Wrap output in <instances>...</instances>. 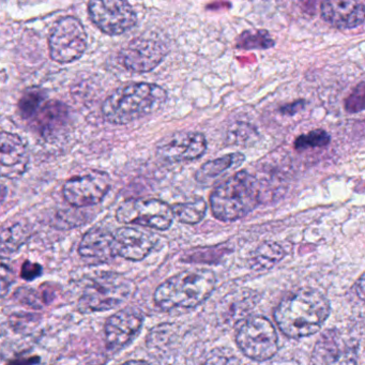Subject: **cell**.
<instances>
[{
  "mask_svg": "<svg viewBox=\"0 0 365 365\" xmlns=\"http://www.w3.org/2000/svg\"><path fill=\"white\" fill-rule=\"evenodd\" d=\"M330 302L319 290L302 288L287 294L274 311L279 330L292 339L309 336L330 315Z\"/></svg>",
  "mask_w": 365,
  "mask_h": 365,
  "instance_id": "cell-1",
  "label": "cell"
},
{
  "mask_svg": "<svg viewBox=\"0 0 365 365\" xmlns=\"http://www.w3.org/2000/svg\"><path fill=\"white\" fill-rule=\"evenodd\" d=\"M168 93L159 85L132 83L116 89L102 106V114L113 125H128L161 110Z\"/></svg>",
  "mask_w": 365,
  "mask_h": 365,
  "instance_id": "cell-2",
  "label": "cell"
},
{
  "mask_svg": "<svg viewBox=\"0 0 365 365\" xmlns=\"http://www.w3.org/2000/svg\"><path fill=\"white\" fill-rule=\"evenodd\" d=\"M215 273L191 269L166 279L155 292V302L165 312L191 309L202 304L215 287Z\"/></svg>",
  "mask_w": 365,
  "mask_h": 365,
  "instance_id": "cell-3",
  "label": "cell"
},
{
  "mask_svg": "<svg viewBox=\"0 0 365 365\" xmlns=\"http://www.w3.org/2000/svg\"><path fill=\"white\" fill-rule=\"evenodd\" d=\"M259 202V181L247 172L232 175L213 190L210 195L213 215L224 222L242 219Z\"/></svg>",
  "mask_w": 365,
  "mask_h": 365,
  "instance_id": "cell-4",
  "label": "cell"
},
{
  "mask_svg": "<svg viewBox=\"0 0 365 365\" xmlns=\"http://www.w3.org/2000/svg\"><path fill=\"white\" fill-rule=\"evenodd\" d=\"M135 292L131 279L118 273L96 275L83 289L78 307L82 312L108 311L127 301Z\"/></svg>",
  "mask_w": 365,
  "mask_h": 365,
  "instance_id": "cell-5",
  "label": "cell"
},
{
  "mask_svg": "<svg viewBox=\"0 0 365 365\" xmlns=\"http://www.w3.org/2000/svg\"><path fill=\"white\" fill-rule=\"evenodd\" d=\"M236 343L245 356L258 362L269 360L279 350L277 331L262 316H250L239 322Z\"/></svg>",
  "mask_w": 365,
  "mask_h": 365,
  "instance_id": "cell-6",
  "label": "cell"
},
{
  "mask_svg": "<svg viewBox=\"0 0 365 365\" xmlns=\"http://www.w3.org/2000/svg\"><path fill=\"white\" fill-rule=\"evenodd\" d=\"M51 58L58 63L78 61L86 52L87 34L82 22L66 16L55 23L48 37Z\"/></svg>",
  "mask_w": 365,
  "mask_h": 365,
  "instance_id": "cell-7",
  "label": "cell"
},
{
  "mask_svg": "<svg viewBox=\"0 0 365 365\" xmlns=\"http://www.w3.org/2000/svg\"><path fill=\"white\" fill-rule=\"evenodd\" d=\"M117 221L123 224H135L145 227L166 230L170 227L174 215L172 207L155 198H132L119 206Z\"/></svg>",
  "mask_w": 365,
  "mask_h": 365,
  "instance_id": "cell-8",
  "label": "cell"
},
{
  "mask_svg": "<svg viewBox=\"0 0 365 365\" xmlns=\"http://www.w3.org/2000/svg\"><path fill=\"white\" fill-rule=\"evenodd\" d=\"M88 12L96 26L106 35H123L138 22L133 7L120 0H93L88 4Z\"/></svg>",
  "mask_w": 365,
  "mask_h": 365,
  "instance_id": "cell-9",
  "label": "cell"
},
{
  "mask_svg": "<svg viewBox=\"0 0 365 365\" xmlns=\"http://www.w3.org/2000/svg\"><path fill=\"white\" fill-rule=\"evenodd\" d=\"M168 53V46L158 38L138 37L121 50L119 59L129 71L145 73L155 69Z\"/></svg>",
  "mask_w": 365,
  "mask_h": 365,
  "instance_id": "cell-10",
  "label": "cell"
},
{
  "mask_svg": "<svg viewBox=\"0 0 365 365\" xmlns=\"http://www.w3.org/2000/svg\"><path fill=\"white\" fill-rule=\"evenodd\" d=\"M110 189V176L93 172L68 180L63 185V196L74 207L95 206L103 200Z\"/></svg>",
  "mask_w": 365,
  "mask_h": 365,
  "instance_id": "cell-11",
  "label": "cell"
},
{
  "mask_svg": "<svg viewBox=\"0 0 365 365\" xmlns=\"http://www.w3.org/2000/svg\"><path fill=\"white\" fill-rule=\"evenodd\" d=\"M358 343L344 339L336 330H328L318 339L313 351L316 365H356Z\"/></svg>",
  "mask_w": 365,
  "mask_h": 365,
  "instance_id": "cell-12",
  "label": "cell"
},
{
  "mask_svg": "<svg viewBox=\"0 0 365 365\" xmlns=\"http://www.w3.org/2000/svg\"><path fill=\"white\" fill-rule=\"evenodd\" d=\"M207 140L200 132H181L158 147V155L170 163L193 161L204 155Z\"/></svg>",
  "mask_w": 365,
  "mask_h": 365,
  "instance_id": "cell-13",
  "label": "cell"
},
{
  "mask_svg": "<svg viewBox=\"0 0 365 365\" xmlns=\"http://www.w3.org/2000/svg\"><path fill=\"white\" fill-rule=\"evenodd\" d=\"M29 163V153L22 138L9 132H0V177L20 178Z\"/></svg>",
  "mask_w": 365,
  "mask_h": 365,
  "instance_id": "cell-14",
  "label": "cell"
},
{
  "mask_svg": "<svg viewBox=\"0 0 365 365\" xmlns=\"http://www.w3.org/2000/svg\"><path fill=\"white\" fill-rule=\"evenodd\" d=\"M140 312L125 309L108 318L106 324V346L110 349H120L127 346L140 332L143 326Z\"/></svg>",
  "mask_w": 365,
  "mask_h": 365,
  "instance_id": "cell-15",
  "label": "cell"
},
{
  "mask_svg": "<svg viewBox=\"0 0 365 365\" xmlns=\"http://www.w3.org/2000/svg\"><path fill=\"white\" fill-rule=\"evenodd\" d=\"M320 14L324 22L333 27L341 29H354L364 22L365 5L363 1L330 0L322 4Z\"/></svg>",
  "mask_w": 365,
  "mask_h": 365,
  "instance_id": "cell-16",
  "label": "cell"
},
{
  "mask_svg": "<svg viewBox=\"0 0 365 365\" xmlns=\"http://www.w3.org/2000/svg\"><path fill=\"white\" fill-rule=\"evenodd\" d=\"M114 240L116 255L132 262L144 259L155 245L150 235L132 227L117 230Z\"/></svg>",
  "mask_w": 365,
  "mask_h": 365,
  "instance_id": "cell-17",
  "label": "cell"
},
{
  "mask_svg": "<svg viewBox=\"0 0 365 365\" xmlns=\"http://www.w3.org/2000/svg\"><path fill=\"white\" fill-rule=\"evenodd\" d=\"M78 253L85 259L96 262H106L116 257L114 234L103 230L93 228L84 235Z\"/></svg>",
  "mask_w": 365,
  "mask_h": 365,
  "instance_id": "cell-18",
  "label": "cell"
},
{
  "mask_svg": "<svg viewBox=\"0 0 365 365\" xmlns=\"http://www.w3.org/2000/svg\"><path fill=\"white\" fill-rule=\"evenodd\" d=\"M36 127L44 138H50L65 125L67 108L59 102H46L35 114Z\"/></svg>",
  "mask_w": 365,
  "mask_h": 365,
  "instance_id": "cell-19",
  "label": "cell"
},
{
  "mask_svg": "<svg viewBox=\"0 0 365 365\" xmlns=\"http://www.w3.org/2000/svg\"><path fill=\"white\" fill-rule=\"evenodd\" d=\"M245 160V157L242 153H236L208 161L200 166V170L196 173L195 179L202 185H211L224 176L226 173L237 170L239 166L242 165Z\"/></svg>",
  "mask_w": 365,
  "mask_h": 365,
  "instance_id": "cell-20",
  "label": "cell"
},
{
  "mask_svg": "<svg viewBox=\"0 0 365 365\" xmlns=\"http://www.w3.org/2000/svg\"><path fill=\"white\" fill-rule=\"evenodd\" d=\"M285 252L275 242H264L252 254L250 266L253 270H268L283 259Z\"/></svg>",
  "mask_w": 365,
  "mask_h": 365,
  "instance_id": "cell-21",
  "label": "cell"
},
{
  "mask_svg": "<svg viewBox=\"0 0 365 365\" xmlns=\"http://www.w3.org/2000/svg\"><path fill=\"white\" fill-rule=\"evenodd\" d=\"M174 219L178 220L180 223L197 224L202 221L206 215V202L202 198H195L190 202H179L172 207Z\"/></svg>",
  "mask_w": 365,
  "mask_h": 365,
  "instance_id": "cell-22",
  "label": "cell"
},
{
  "mask_svg": "<svg viewBox=\"0 0 365 365\" xmlns=\"http://www.w3.org/2000/svg\"><path fill=\"white\" fill-rule=\"evenodd\" d=\"M31 237L26 226L16 224L0 232V251L16 252L20 249Z\"/></svg>",
  "mask_w": 365,
  "mask_h": 365,
  "instance_id": "cell-23",
  "label": "cell"
},
{
  "mask_svg": "<svg viewBox=\"0 0 365 365\" xmlns=\"http://www.w3.org/2000/svg\"><path fill=\"white\" fill-rule=\"evenodd\" d=\"M258 138V133L255 128L250 125L249 123H232L227 130L226 134V142L230 145H245L253 144Z\"/></svg>",
  "mask_w": 365,
  "mask_h": 365,
  "instance_id": "cell-24",
  "label": "cell"
},
{
  "mask_svg": "<svg viewBox=\"0 0 365 365\" xmlns=\"http://www.w3.org/2000/svg\"><path fill=\"white\" fill-rule=\"evenodd\" d=\"M274 46V41L267 31H249L243 33L237 41V46L245 50H266Z\"/></svg>",
  "mask_w": 365,
  "mask_h": 365,
  "instance_id": "cell-25",
  "label": "cell"
},
{
  "mask_svg": "<svg viewBox=\"0 0 365 365\" xmlns=\"http://www.w3.org/2000/svg\"><path fill=\"white\" fill-rule=\"evenodd\" d=\"M331 136L322 129L313 130L309 133L302 134L294 140V146L297 150H307L312 148H322L328 146Z\"/></svg>",
  "mask_w": 365,
  "mask_h": 365,
  "instance_id": "cell-26",
  "label": "cell"
},
{
  "mask_svg": "<svg viewBox=\"0 0 365 365\" xmlns=\"http://www.w3.org/2000/svg\"><path fill=\"white\" fill-rule=\"evenodd\" d=\"M16 274L10 260L0 256V299L4 298L9 292L12 284L14 283Z\"/></svg>",
  "mask_w": 365,
  "mask_h": 365,
  "instance_id": "cell-27",
  "label": "cell"
},
{
  "mask_svg": "<svg viewBox=\"0 0 365 365\" xmlns=\"http://www.w3.org/2000/svg\"><path fill=\"white\" fill-rule=\"evenodd\" d=\"M42 101H43V97L37 91L25 95L20 102V110L22 116L27 119L33 118L36 112L41 106Z\"/></svg>",
  "mask_w": 365,
  "mask_h": 365,
  "instance_id": "cell-28",
  "label": "cell"
},
{
  "mask_svg": "<svg viewBox=\"0 0 365 365\" xmlns=\"http://www.w3.org/2000/svg\"><path fill=\"white\" fill-rule=\"evenodd\" d=\"M364 102V85L361 83L354 93L346 100L345 108L349 113H358L363 110Z\"/></svg>",
  "mask_w": 365,
  "mask_h": 365,
  "instance_id": "cell-29",
  "label": "cell"
},
{
  "mask_svg": "<svg viewBox=\"0 0 365 365\" xmlns=\"http://www.w3.org/2000/svg\"><path fill=\"white\" fill-rule=\"evenodd\" d=\"M202 365H243L242 362L237 356L232 354H225L223 352L217 351L209 354L208 358L204 361Z\"/></svg>",
  "mask_w": 365,
  "mask_h": 365,
  "instance_id": "cell-30",
  "label": "cell"
},
{
  "mask_svg": "<svg viewBox=\"0 0 365 365\" xmlns=\"http://www.w3.org/2000/svg\"><path fill=\"white\" fill-rule=\"evenodd\" d=\"M41 272L42 269L41 267H40V264L26 262L23 264L22 273H21V275H22V277H24L25 279H33L39 277V275L41 274Z\"/></svg>",
  "mask_w": 365,
  "mask_h": 365,
  "instance_id": "cell-31",
  "label": "cell"
},
{
  "mask_svg": "<svg viewBox=\"0 0 365 365\" xmlns=\"http://www.w3.org/2000/svg\"><path fill=\"white\" fill-rule=\"evenodd\" d=\"M303 106H304L303 101L294 102V103L289 104V106H283L281 108V113L284 115H294L298 113V110L302 108Z\"/></svg>",
  "mask_w": 365,
  "mask_h": 365,
  "instance_id": "cell-32",
  "label": "cell"
},
{
  "mask_svg": "<svg viewBox=\"0 0 365 365\" xmlns=\"http://www.w3.org/2000/svg\"><path fill=\"white\" fill-rule=\"evenodd\" d=\"M359 287L356 288V290H359L360 292V294H359V297H360L361 299H363V296H364V279H363L362 277H360V279L358 281Z\"/></svg>",
  "mask_w": 365,
  "mask_h": 365,
  "instance_id": "cell-33",
  "label": "cell"
},
{
  "mask_svg": "<svg viewBox=\"0 0 365 365\" xmlns=\"http://www.w3.org/2000/svg\"><path fill=\"white\" fill-rule=\"evenodd\" d=\"M123 365H151V364H150V363L146 362V361L132 360V361H128V362L123 363Z\"/></svg>",
  "mask_w": 365,
  "mask_h": 365,
  "instance_id": "cell-34",
  "label": "cell"
},
{
  "mask_svg": "<svg viewBox=\"0 0 365 365\" xmlns=\"http://www.w3.org/2000/svg\"><path fill=\"white\" fill-rule=\"evenodd\" d=\"M6 196H7V187L4 185H0V204L5 200Z\"/></svg>",
  "mask_w": 365,
  "mask_h": 365,
  "instance_id": "cell-35",
  "label": "cell"
},
{
  "mask_svg": "<svg viewBox=\"0 0 365 365\" xmlns=\"http://www.w3.org/2000/svg\"><path fill=\"white\" fill-rule=\"evenodd\" d=\"M36 359H33V360L31 361H24V362L22 363L21 365H34V363H35ZM10 365H16V363H12V364Z\"/></svg>",
  "mask_w": 365,
  "mask_h": 365,
  "instance_id": "cell-36",
  "label": "cell"
}]
</instances>
